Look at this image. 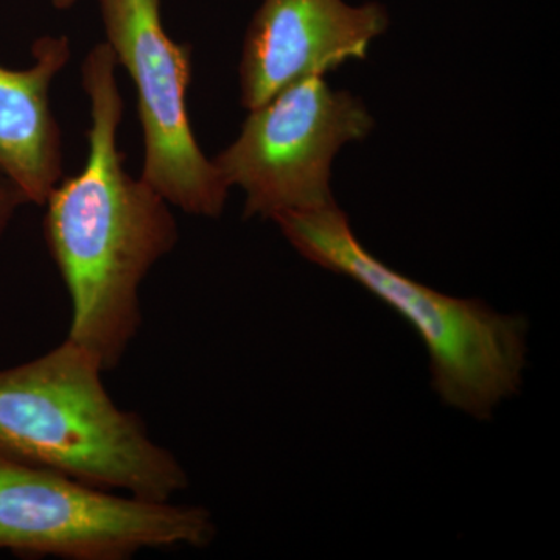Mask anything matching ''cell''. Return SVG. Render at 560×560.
<instances>
[{
	"label": "cell",
	"mask_w": 560,
	"mask_h": 560,
	"mask_svg": "<svg viewBox=\"0 0 560 560\" xmlns=\"http://www.w3.org/2000/svg\"><path fill=\"white\" fill-rule=\"evenodd\" d=\"M117 68L105 40L88 51L81 66L90 102L86 162L44 202V237L72 304L68 340L105 372L119 366L138 335L140 285L179 238L171 202L125 168Z\"/></svg>",
	"instance_id": "cell-1"
},
{
	"label": "cell",
	"mask_w": 560,
	"mask_h": 560,
	"mask_svg": "<svg viewBox=\"0 0 560 560\" xmlns=\"http://www.w3.org/2000/svg\"><path fill=\"white\" fill-rule=\"evenodd\" d=\"M103 372L101 361L68 338L31 363L0 371V456L172 501L189 475L151 440L140 416L114 404Z\"/></svg>",
	"instance_id": "cell-2"
},
{
	"label": "cell",
	"mask_w": 560,
	"mask_h": 560,
	"mask_svg": "<svg viewBox=\"0 0 560 560\" xmlns=\"http://www.w3.org/2000/svg\"><path fill=\"white\" fill-rule=\"evenodd\" d=\"M272 221L304 259L352 279L411 324L429 350L431 388L444 405L486 420L518 393L528 353L523 316L501 315L393 270L361 246L338 206Z\"/></svg>",
	"instance_id": "cell-3"
},
{
	"label": "cell",
	"mask_w": 560,
	"mask_h": 560,
	"mask_svg": "<svg viewBox=\"0 0 560 560\" xmlns=\"http://www.w3.org/2000/svg\"><path fill=\"white\" fill-rule=\"evenodd\" d=\"M215 534L205 508L120 495L0 456V550L27 559L127 560L143 550L206 548Z\"/></svg>",
	"instance_id": "cell-4"
},
{
	"label": "cell",
	"mask_w": 560,
	"mask_h": 560,
	"mask_svg": "<svg viewBox=\"0 0 560 560\" xmlns=\"http://www.w3.org/2000/svg\"><path fill=\"white\" fill-rule=\"evenodd\" d=\"M374 130L364 103L311 77L249 110L241 135L213 158L228 187L246 195L245 217L334 208L331 164Z\"/></svg>",
	"instance_id": "cell-5"
},
{
	"label": "cell",
	"mask_w": 560,
	"mask_h": 560,
	"mask_svg": "<svg viewBox=\"0 0 560 560\" xmlns=\"http://www.w3.org/2000/svg\"><path fill=\"white\" fill-rule=\"evenodd\" d=\"M105 43L136 88L142 176L172 208L219 219L230 187L198 145L187 110L191 47L162 24V0H97Z\"/></svg>",
	"instance_id": "cell-6"
},
{
	"label": "cell",
	"mask_w": 560,
	"mask_h": 560,
	"mask_svg": "<svg viewBox=\"0 0 560 560\" xmlns=\"http://www.w3.org/2000/svg\"><path fill=\"white\" fill-rule=\"evenodd\" d=\"M388 25V11L377 2L264 0L243 40V108H259L298 81L364 60Z\"/></svg>",
	"instance_id": "cell-7"
},
{
	"label": "cell",
	"mask_w": 560,
	"mask_h": 560,
	"mask_svg": "<svg viewBox=\"0 0 560 560\" xmlns=\"http://www.w3.org/2000/svg\"><path fill=\"white\" fill-rule=\"evenodd\" d=\"M33 65H0V172L28 205L44 206L62 179L61 127L51 109L50 90L68 68V36L47 35L32 47Z\"/></svg>",
	"instance_id": "cell-8"
},
{
	"label": "cell",
	"mask_w": 560,
	"mask_h": 560,
	"mask_svg": "<svg viewBox=\"0 0 560 560\" xmlns=\"http://www.w3.org/2000/svg\"><path fill=\"white\" fill-rule=\"evenodd\" d=\"M28 205L21 190L0 172V237L21 206Z\"/></svg>",
	"instance_id": "cell-9"
},
{
	"label": "cell",
	"mask_w": 560,
	"mask_h": 560,
	"mask_svg": "<svg viewBox=\"0 0 560 560\" xmlns=\"http://www.w3.org/2000/svg\"><path fill=\"white\" fill-rule=\"evenodd\" d=\"M51 5L58 10H69L70 7L75 5L77 0H50Z\"/></svg>",
	"instance_id": "cell-10"
}]
</instances>
